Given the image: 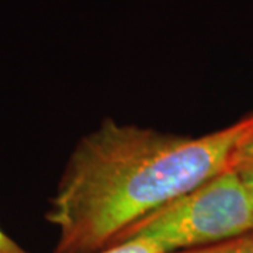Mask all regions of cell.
<instances>
[{
  "label": "cell",
  "mask_w": 253,
  "mask_h": 253,
  "mask_svg": "<svg viewBox=\"0 0 253 253\" xmlns=\"http://www.w3.org/2000/svg\"><path fill=\"white\" fill-rule=\"evenodd\" d=\"M253 158V135L251 136V139L244 145V148L241 149V152L236 158V162L238 161H242V159H252Z\"/></svg>",
  "instance_id": "cell-7"
},
{
  "label": "cell",
  "mask_w": 253,
  "mask_h": 253,
  "mask_svg": "<svg viewBox=\"0 0 253 253\" xmlns=\"http://www.w3.org/2000/svg\"><path fill=\"white\" fill-rule=\"evenodd\" d=\"M251 232L252 199L234 165L136 222L116 245L145 239L163 253H176Z\"/></svg>",
  "instance_id": "cell-2"
},
{
  "label": "cell",
  "mask_w": 253,
  "mask_h": 253,
  "mask_svg": "<svg viewBox=\"0 0 253 253\" xmlns=\"http://www.w3.org/2000/svg\"><path fill=\"white\" fill-rule=\"evenodd\" d=\"M235 168L238 173L241 174L242 180H244L246 189L251 194L253 204V158L252 159H242L235 163Z\"/></svg>",
  "instance_id": "cell-5"
},
{
  "label": "cell",
  "mask_w": 253,
  "mask_h": 253,
  "mask_svg": "<svg viewBox=\"0 0 253 253\" xmlns=\"http://www.w3.org/2000/svg\"><path fill=\"white\" fill-rule=\"evenodd\" d=\"M253 135V111L199 136L106 118L68 158L45 217L52 253H94L145 217L234 166Z\"/></svg>",
  "instance_id": "cell-1"
},
{
  "label": "cell",
  "mask_w": 253,
  "mask_h": 253,
  "mask_svg": "<svg viewBox=\"0 0 253 253\" xmlns=\"http://www.w3.org/2000/svg\"><path fill=\"white\" fill-rule=\"evenodd\" d=\"M0 253H28L0 228Z\"/></svg>",
  "instance_id": "cell-6"
},
{
  "label": "cell",
  "mask_w": 253,
  "mask_h": 253,
  "mask_svg": "<svg viewBox=\"0 0 253 253\" xmlns=\"http://www.w3.org/2000/svg\"><path fill=\"white\" fill-rule=\"evenodd\" d=\"M176 253H253V232L221 242V244Z\"/></svg>",
  "instance_id": "cell-3"
},
{
  "label": "cell",
  "mask_w": 253,
  "mask_h": 253,
  "mask_svg": "<svg viewBox=\"0 0 253 253\" xmlns=\"http://www.w3.org/2000/svg\"><path fill=\"white\" fill-rule=\"evenodd\" d=\"M94 253H163L159 246H156L149 241L145 239H132L123 244L114 245L111 248L103 249Z\"/></svg>",
  "instance_id": "cell-4"
}]
</instances>
